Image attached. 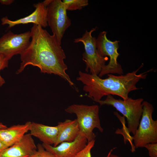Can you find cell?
<instances>
[{
  "mask_svg": "<svg viewBox=\"0 0 157 157\" xmlns=\"http://www.w3.org/2000/svg\"><path fill=\"white\" fill-rule=\"evenodd\" d=\"M10 60L3 54L0 53V72L8 66ZM5 83V81L0 75V87Z\"/></svg>",
  "mask_w": 157,
  "mask_h": 157,
  "instance_id": "d6986e66",
  "label": "cell"
},
{
  "mask_svg": "<svg viewBox=\"0 0 157 157\" xmlns=\"http://www.w3.org/2000/svg\"><path fill=\"white\" fill-rule=\"evenodd\" d=\"M143 101L142 98L134 99L129 97L125 100L116 99L112 95H108L105 100L95 101L101 106H112L122 114L126 119L129 132L134 135L142 115Z\"/></svg>",
  "mask_w": 157,
  "mask_h": 157,
  "instance_id": "277c9868",
  "label": "cell"
},
{
  "mask_svg": "<svg viewBox=\"0 0 157 157\" xmlns=\"http://www.w3.org/2000/svg\"><path fill=\"white\" fill-rule=\"evenodd\" d=\"M42 2L47 7L48 26L61 44L66 30L71 24L65 4L61 0H45Z\"/></svg>",
  "mask_w": 157,
  "mask_h": 157,
  "instance_id": "8992f818",
  "label": "cell"
},
{
  "mask_svg": "<svg viewBox=\"0 0 157 157\" xmlns=\"http://www.w3.org/2000/svg\"><path fill=\"white\" fill-rule=\"evenodd\" d=\"M142 67L143 64L135 70L125 75L108 74V77L105 79L98 75L80 71L77 80L84 84L83 90L95 101L108 95H117L125 100L129 97L130 92L142 88L137 87L136 84L140 80L146 78L148 73L153 70L138 74V71Z\"/></svg>",
  "mask_w": 157,
  "mask_h": 157,
  "instance_id": "7a4b0ae2",
  "label": "cell"
},
{
  "mask_svg": "<svg viewBox=\"0 0 157 157\" xmlns=\"http://www.w3.org/2000/svg\"><path fill=\"white\" fill-rule=\"evenodd\" d=\"M65 110L67 113L76 115L80 133L88 142L95 140L96 136L93 131L94 129H98L101 133L103 131L99 118L98 106L73 104Z\"/></svg>",
  "mask_w": 157,
  "mask_h": 157,
  "instance_id": "3957f363",
  "label": "cell"
},
{
  "mask_svg": "<svg viewBox=\"0 0 157 157\" xmlns=\"http://www.w3.org/2000/svg\"><path fill=\"white\" fill-rule=\"evenodd\" d=\"M31 40L27 48L20 55L21 62L16 73L22 72L28 65L39 68L41 72L57 75L71 86L74 83L66 72V56L53 35L41 26L33 24L30 31Z\"/></svg>",
  "mask_w": 157,
  "mask_h": 157,
  "instance_id": "6da1fadb",
  "label": "cell"
},
{
  "mask_svg": "<svg viewBox=\"0 0 157 157\" xmlns=\"http://www.w3.org/2000/svg\"><path fill=\"white\" fill-rule=\"evenodd\" d=\"M95 143V140L88 142L86 146L74 157H92L91 150L94 147Z\"/></svg>",
  "mask_w": 157,
  "mask_h": 157,
  "instance_id": "e0dca14e",
  "label": "cell"
},
{
  "mask_svg": "<svg viewBox=\"0 0 157 157\" xmlns=\"http://www.w3.org/2000/svg\"><path fill=\"white\" fill-rule=\"evenodd\" d=\"M80 133L78 124L76 119L72 120L60 131L55 144V147L64 142H70L74 140Z\"/></svg>",
  "mask_w": 157,
  "mask_h": 157,
  "instance_id": "9a60e30c",
  "label": "cell"
},
{
  "mask_svg": "<svg viewBox=\"0 0 157 157\" xmlns=\"http://www.w3.org/2000/svg\"><path fill=\"white\" fill-rule=\"evenodd\" d=\"M144 147L148 150L150 157H157V143L147 144L145 145Z\"/></svg>",
  "mask_w": 157,
  "mask_h": 157,
  "instance_id": "ffe728a7",
  "label": "cell"
},
{
  "mask_svg": "<svg viewBox=\"0 0 157 157\" xmlns=\"http://www.w3.org/2000/svg\"><path fill=\"white\" fill-rule=\"evenodd\" d=\"M34 6L35 9L33 12L28 16L19 19L12 20L9 19L7 16L3 17L1 19V25H8V29L16 25L30 23L40 26L43 28L46 27L48 24L46 6L42 2L34 4Z\"/></svg>",
  "mask_w": 157,
  "mask_h": 157,
  "instance_id": "7c38bea8",
  "label": "cell"
},
{
  "mask_svg": "<svg viewBox=\"0 0 157 157\" xmlns=\"http://www.w3.org/2000/svg\"><path fill=\"white\" fill-rule=\"evenodd\" d=\"M28 121L23 124L14 125L0 129V141L8 148L20 140L29 131L31 124Z\"/></svg>",
  "mask_w": 157,
  "mask_h": 157,
  "instance_id": "5bb4252c",
  "label": "cell"
},
{
  "mask_svg": "<svg viewBox=\"0 0 157 157\" xmlns=\"http://www.w3.org/2000/svg\"><path fill=\"white\" fill-rule=\"evenodd\" d=\"M143 111L138 126L132 137L136 148L144 147L149 143H157V120L152 115L154 107L147 101L142 102Z\"/></svg>",
  "mask_w": 157,
  "mask_h": 157,
  "instance_id": "5b68a950",
  "label": "cell"
},
{
  "mask_svg": "<svg viewBox=\"0 0 157 157\" xmlns=\"http://www.w3.org/2000/svg\"><path fill=\"white\" fill-rule=\"evenodd\" d=\"M96 28H93L89 31L86 30L81 37L75 39L74 42H81L84 45L85 52L82 59L86 65V72L90 71V74L98 75L108 58L101 56L97 49L96 38L92 35Z\"/></svg>",
  "mask_w": 157,
  "mask_h": 157,
  "instance_id": "52a82bcc",
  "label": "cell"
},
{
  "mask_svg": "<svg viewBox=\"0 0 157 157\" xmlns=\"http://www.w3.org/2000/svg\"><path fill=\"white\" fill-rule=\"evenodd\" d=\"M88 141L80 133L73 141L64 142L56 146L42 144L44 149L56 157H74L87 145Z\"/></svg>",
  "mask_w": 157,
  "mask_h": 157,
  "instance_id": "8fae6325",
  "label": "cell"
},
{
  "mask_svg": "<svg viewBox=\"0 0 157 157\" xmlns=\"http://www.w3.org/2000/svg\"><path fill=\"white\" fill-rule=\"evenodd\" d=\"M67 10H81L88 4V0H63Z\"/></svg>",
  "mask_w": 157,
  "mask_h": 157,
  "instance_id": "2e32d148",
  "label": "cell"
},
{
  "mask_svg": "<svg viewBox=\"0 0 157 157\" xmlns=\"http://www.w3.org/2000/svg\"><path fill=\"white\" fill-rule=\"evenodd\" d=\"M30 133L26 134L18 142L0 153V157H30L37 151V146Z\"/></svg>",
  "mask_w": 157,
  "mask_h": 157,
  "instance_id": "4fadbf2b",
  "label": "cell"
},
{
  "mask_svg": "<svg viewBox=\"0 0 157 157\" xmlns=\"http://www.w3.org/2000/svg\"><path fill=\"white\" fill-rule=\"evenodd\" d=\"M37 150L30 157H56L53 154L46 150L42 144L38 143Z\"/></svg>",
  "mask_w": 157,
  "mask_h": 157,
  "instance_id": "ac0fdd59",
  "label": "cell"
},
{
  "mask_svg": "<svg viewBox=\"0 0 157 157\" xmlns=\"http://www.w3.org/2000/svg\"><path fill=\"white\" fill-rule=\"evenodd\" d=\"M7 128V126L3 124L2 123L0 122V129H6Z\"/></svg>",
  "mask_w": 157,
  "mask_h": 157,
  "instance_id": "cb8c5ba5",
  "label": "cell"
},
{
  "mask_svg": "<svg viewBox=\"0 0 157 157\" xmlns=\"http://www.w3.org/2000/svg\"><path fill=\"white\" fill-rule=\"evenodd\" d=\"M7 148L0 141V153Z\"/></svg>",
  "mask_w": 157,
  "mask_h": 157,
  "instance_id": "603a6c76",
  "label": "cell"
},
{
  "mask_svg": "<svg viewBox=\"0 0 157 157\" xmlns=\"http://www.w3.org/2000/svg\"><path fill=\"white\" fill-rule=\"evenodd\" d=\"M14 1V0H0V3L3 5H8L12 3Z\"/></svg>",
  "mask_w": 157,
  "mask_h": 157,
  "instance_id": "44dd1931",
  "label": "cell"
},
{
  "mask_svg": "<svg viewBox=\"0 0 157 157\" xmlns=\"http://www.w3.org/2000/svg\"><path fill=\"white\" fill-rule=\"evenodd\" d=\"M31 38L30 31L16 34L10 31L0 38V53L10 60L20 55L28 47Z\"/></svg>",
  "mask_w": 157,
  "mask_h": 157,
  "instance_id": "9c48e42d",
  "label": "cell"
},
{
  "mask_svg": "<svg viewBox=\"0 0 157 157\" xmlns=\"http://www.w3.org/2000/svg\"><path fill=\"white\" fill-rule=\"evenodd\" d=\"M116 148V147H114L111 149L109 151L107 155L105 157H124L118 156L117 155L113 154L112 153V152Z\"/></svg>",
  "mask_w": 157,
  "mask_h": 157,
  "instance_id": "7402d4cb",
  "label": "cell"
},
{
  "mask_svg": "<svg viewBox=\"0 0 157 157\" xmlns=\"http://www.w3.org/2000/svg\"><path fill=\"white\" fill-rule=\"evenodd\" d=\"M72 120H65L60 122L55 126H50L42 124L31 122L29 128L30 134L38 138L42 144L54 145L55 144L61 130Z\"/></svg>",
  "mask_w": 157,
  "mask_h": 157,
  "instance_id": "30bf717a",
  "label": "cell"
},
{
  "mask_svg": "<svg viewBox=\"0 0 157 157\" xmlns=\"http://www.w3.org/2000/svg\"><path fill=\"white\" fill-rule=\"evenodd\" d=\"M106 34V31H102L96 38V47L99 54L103 57L108 56L110 58L108 63L105 65L98 75L100 78L109 74H117L119 75L124 74L122 67L117 61L119 55L118 52L119 41H112L108 40Z\"/></svg>",
  "mask_w": 157,
  "mask_h": 157,
  "instance_id": "ba28073f",
  "label": "cell"
}]
</instances>
